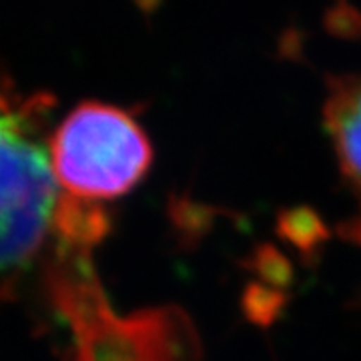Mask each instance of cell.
Segmentation results:
<instances>
[{
	"label": "cell",
	"instance_id": "3957f363",
	"mask_svg": "<svg viewBox=\"0 0 361 361\" xmlns=\"http://www.w3.org/2000/svg\"><path fill=\"white\" fill-rule=\"evenodd\" d=\"M323 125L334 145L339 173L361 203V73L327 78Z\"/></svg>",
	"mask_w": 361,
	"mask_h": 361
},
{
	"label": "cell",
	"instance_id": "6da1fadb",
	"mask_svg": "<svg viewBox=\"0 0 361 361\" xmlns=\"http://www.w3.org/2000/svg\"><path fill=\"white\" fill-rule=\"evenodd\" d=\"M51 99L26 97L0 78V297L61 237L65 195L52 175Z\"/></svg>",
	"mask_w": 361,
	"mask_h": 361
},
{
	"label": "cell",
	"instance_id": "7a4b0ae2",
	"mask_svg": "<svg viewBox=\"0 0 361 361\" xmlns=\"http://www.w3.org/2000/svg\"><path fill=\"white\" fill-rule=\"evenodd\" d=\"M49 155L63 195L99 207L141 183L153 163V147L130 113L89 101L52 130Z\"/></svg>",
	"mask_w": 361,
	"mask_h": 361
}]
</instances>
